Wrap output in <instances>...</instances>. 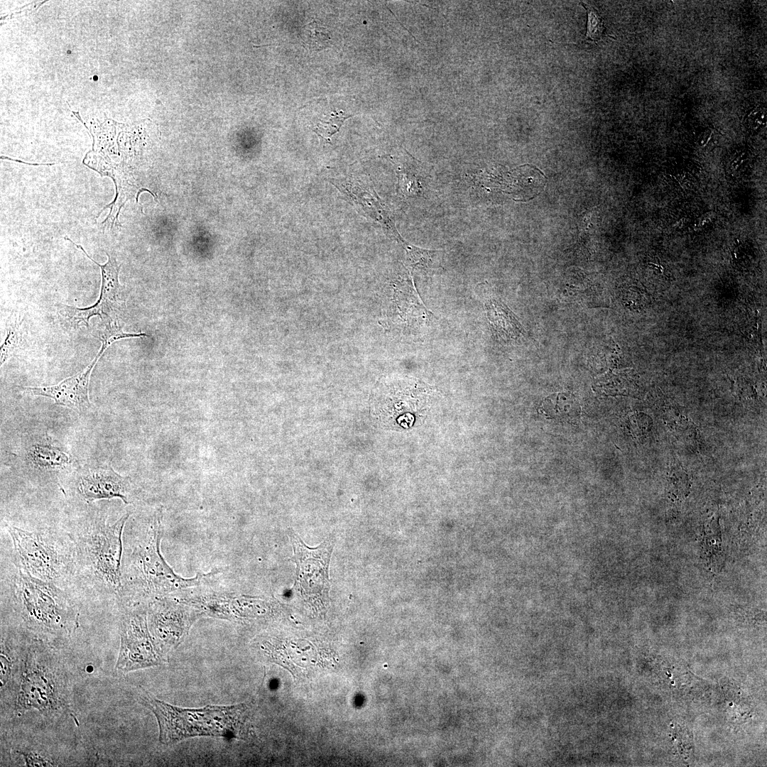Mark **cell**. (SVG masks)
Wrapping results in <instances>:
<instances>
[{"label":"cell","instance_id":"18","mask_svg":"<svg viewBox=\"0 0 767 767\" xmlns=\"http://www.w3.org/2000/svg\"><path fill=\"white\" fill-rule=\"evenodd\" d=\"M588 11V23L587 31L586 37L591 40L597 38L602 33V22L599 16L593 10H589Z\"/></svg>","mask_w":767,"mask_h":767},{"label":"cell","instance_id":"10","mask_svg":"<svg viewBox=\"0 0 767 767\" xmlns=\"http://www.w3.org/2000/svg\"><path fill=\"white\" fill-rule=\"evenodd\" d=\"M131 489L129 478L121 476L110 465L88 469L79 483V491L87 503L119 498L129 504Z\"/></svg>","mask_w":767,"mask_h":767},{"label":"cell","instance_id":"4","mask_svg":"<svg viewBox=\"0 0 767 767\" xmlns=\"http://www.w3.org/2000/svg\"><path fill=\"white\" fill-rule=\"evenodd\" d=\"M129 514L113 524L97 520L84 534L81 544L83 560L94 578L111 592H119L121 584L122 533Z\"/></svg>","mask_w":767,"mask_h":767},{"label":"cell","instance_id":"5","mask_svg":"<svg viewBox=\"0 0 767 767\" xmlns=\"http://www.w3.org/2000/svg\"><path fill=\"white\" fill-rule=\"evenodd\" d=\"M297 566L294 587L308 603L322 604L330 590L329 565L332 543L326 540L318 547L307 546L298 534L290 535Z\"/></svg>","mask_w":767,"mask_h":767},{"label":"cell","instance_id":"9","mask_svg":"<svg viewBox=\"0 0 767 767\" xmlns=\"http://www.w3.org/2000/svg\"><path fill=\"white\" fill-rule=\"evenodd\" d=\"M65 239L69 240L83 251L90 260L99 266L102 271V285L97 301L92 306L85 308L66 305L65 310L67 315L77 324L83 323L87 327H89V319L95 315L99 316L104 324L111 322V316L116 308L117 296L120 288L119 281L120 266L115 256L106 251L108 261L105 264H99L87 254L81 245L76 244L67 237Z\"/></svg>","mask_w":767,"mask_h":767},{"label":"cell","instance_id":"17","mask_svg":"<svg viewBox=\"0 0 767 767\" xmlns=\"http://www.w3.org/2000/svg\"><path fill=\"white\" fill-rule=\"evenodd\" d=\"M20 325L21 322L15 321L7 330L6 337L1 347V366L9 359L20 343Z\"/></svg>","mask_w":767,"mask_h":767},{"label":"cell","instance_id":"3","mask_svg":"<svg viewBox=\"0 0 767 767\" xmlns=\"http://www.w3.org/2000/svg\"><path fill=\"white\" fill-rule=\"evenodd\" d=\"M14 594L31 626L68 632L77 626L78 614L65 593L54 583L20 570L14 582Z\"/></svg>","mask_w":767,"mask_h":767},{"label":"cell","instance_id":"2","mask_svg":"<svg viewBox=\"0 0 767 767\" xmlns=\"http://www.w3.org/2000/svg\"><path fill=\"white\" fill-rule=\"evenodd\" d=\"M161 516L157 513L134 542L129 555V575L145 594H163L197 585L202 575L185 579L176 575L165 562L160 550L162 538Z\"/></svg>","mask_w":767,"mask_h":767},{"label":"cell","instance_id":"19","mask_svg":"<svg viewBox=\"0 0 767 767\" xmlns=\"http://www.w3.org/2000/svg\"><path fill=\"white\" fill-rule=\"evenodd\" d=\"M25 760L27 766H50L49 761H45L38 756H33L32 754L24 755Z\"/></svg>","mask_w":767,"mask_h":767},{"label":"cell","instance_id":"8","mask_svg":"<svg viewBox=\"0 0 767 767\" xmlns=\"http://www.w3.org/2000/svg\"><path fill=\"white\" fill-rule=\"evenodd\" d=\"M159 663L146 616L137 612L126 615L121 626V646L116 668L126 673L157 665Z\"/></svg>","mask_w":767,"mask_h":767},{"label":"cell","instance_id":"6","mask_svg":"<svg viewBox=\"0 0 767 767\" xmlns=\"http://www.w3.org/2000/svg\"><path fill=\"white\" fill-rule=\"evenodd\" d=\"M128 337L129 334L124 332L118 325H107L102 334V347L94 359L86 368L57 384L43 387H23V391L31 395L52 398L55 404L69 408L76 412H84L91 406L89 398V383L94 366L112 343L128 338Z\"/></svg>","mask_w":767,"mask_h":767},{"label":"cell","instance_id":"1","mask_svg":"<svg viewBox=\"0 0 767 767\" xmlns=\"http://www.w3.org/2000/svg\"><path fill=\"white\" fill-rule=\"evenodd\" d=\"M143 701L157 718L159 739L165 744L196 736L243 738L245 734L243 705L185 709L149 696Z\"/></svg>","mask_w":767,"mask_h":767},{"label":"cell","instance_id":"16","mask_svg":"<svg viewBox=\"0 0 767 767\" xmlns=\"http://www.w3.org/2000/svg\"><path fill=\"white\" fill-rule=\"evenodd\" d=\"M350 116L342 111L333 110L327 120L319 119L313 131L322 138L328 140L331 136L339 131L344 121Z\"/></svg>","mask_w":767,"mask_h":767},{"label":"cell","instance_id":"12","mask_svg":"<svg viewBox=\"0 0 767 767\" xmlns=\"http://www.w3.org/2000/svg\"><path fill=\"white\" fill-rule=\"evenodd\" d=\"M40 670H28L22 682V703L25 707L38 709L53 706V682L48 680Z\"/></svg>","mask_w":767,"mask_h":767},{"label":"cell","instance_id":"7","mask_svg":"<svg viewBox=\"0 0 767 767\" xmlns=\"http://www.w3.org/2000/svg\"><path fill=\"white\" fill-rule=\"evenodd\" d=\"M6 528L22 571L50 582L61 576V556L42 535L14 526L7 525Z\"/></svg>","mask_w":767,"mask_h":767},{"label":"cell","instance_id":"14","mask_svg":"<svg viewBox=\"0 0 767 767\" xmlns=\"http://www.w3.org/2000/svg\"><path fill=\"white\" fill-rule=\"evenodd\" d=\"M406 251L407 265L410 273L419 271H428L437 267L440 251L430 250L418 247L401 239Z\"/></svg>","mask_w":767,"mask_h":767},{"label":"cell","instance_id":"13","mask_svg":"<svg viewBox=\"0 0 767 767\" xmlns=\"http://www.w3.org/2000/svg\"><path fill=\"white\" fill-rule=\"evenodd\" d=\"M28 457L37 467L45 470H59L72 463L71 455L50 442H38L28 450Z\"/></svg>","mask_w":767,"mask_h":767},{"label":"cell","instance_id":"15","mask_svg":"<svg viewBox=\"0 0 767 767\" xmlns=\"http://www.w3.org/2000/svg\"><path fill=\"white\" fill-rule=\"evenodd\" d=\"M302 39L308 49L319 51L328 46L330 35L325 26L318 21H313L303 28Z\"/></svg>","mask_w":767,"mask_h":767},{"label":"cell","instance_id":"11","mask_svg":"<svg viewBox=\"0 0 767 767\" xmlns=\"http://www.w3.org/2000/svg\"><path fill=\"white\" fill-rule=\"evenodd\" d=\"M486 309L491 330L501 341L514 342L524 336L523 327L504 303L491 299L486 303Z\"/></svg>","mask_w":767,"mask_h":767}]
</instances>
